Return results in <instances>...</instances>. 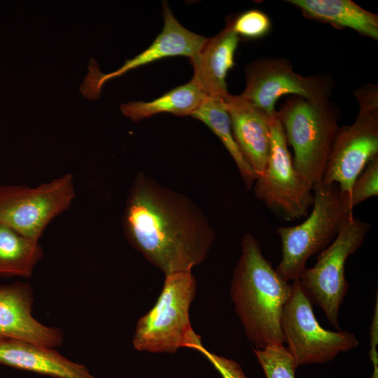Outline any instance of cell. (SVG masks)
<instances>
[{
    "mask_svg": "<svg viewBox=\"0 0 378 378\" xmlns=\"http://www.w3.org/2000/svg\"><path fill=\"white\" fill-rule=\"evenodd\" d=\"M122 227L132 247L164 275L192 271L205 260L215 239L193 201L143 172L130 189Z\"/></svg>",
    "mask_w": 378,
    "mask_h": 378,
    "instance_id": "6da1fadb",
    "label": "cell"
},
{
    "mask_svg": "<svg viewBox=\"0 0 378 378\" xmlns=\"http://www.w3.org/2000/svg\"><path fill=\"white\" fill-rule=\"evenodd\" d=\"M293 290V284L265 258L258 241L245 234L230 293L246 336L255 349L284 343L281 316Z\"/></svg>",
    "mask_w": 378,
    "mask_h": 378,
    "instance_id": "7a4b0ae2",
    "label": "cell"
},
{
    "mask_svg": "<svg viewBox=\"0 0 378 378\" xmlns=\"http://www.w3.org/2000/svg\"><path fill=\"white\" fill-rule=\"evenodd\" d=\"M340 111L330 98L310 99L293 95L276 110L293 161L312 188L321 181L326 161L340 129Z\"/></svg>",
    "mask_w": 378,
    "mask_h": 378,
    "instance_id": "3957f363",
    "label": "cell"
},
{
    "mask_svg": "<svg viewBox=\"0 0 378 378\" xmlns=\"http://www.w3.org/2000/svg\"><path fill=\"white\" fill-rule=\"evenodd\" d=\"M197 281L192 271L165 275L155 304L136 323L132 344L139 351L176 353L193 349L201 337L192 329L190 307L195 298Z\"/></svg>",
    "mask_w": 378,
    "mask_h": 378,
    "instance_id": "277c9868",
    "label": "cell"
},
{
    "mask_svg": "<svg viewBox=\"0 0 378 378\" xmlns=\"http://www.w3.org/2000/svg\"><path fill=\"white\" fill-rule=\"evenodd\" d=\"M313 193L312 209L302 223L276 227L282 257L276 270L287 281L299 279L308 259L326 248L353 214L336 184L321 181Z\"/></svg>",
    "mask_w": 378,
    "mask_h": 378,
    "instance_id": "5b68a950",
    "label": "cell"
},
{
    "mask_svg": "<svg viewBox=\"0 0 378 378\" xmlns=\"http://www.w3.org/2000/svg\"><path fill=\"white\" fill-rule=\"evenodd\" d=\"M354 94L359 105L358 114L352 124L340 127L321 180L336 184L351 209L354 181L368 162L378 156V87L368 83L357 88Z\"/></svg>",
    "mask_w": 378,
    "mask_h": 378,
    "instance_id": "8992f818",
    "label": "cell"
},
{
    "mask_svg": "<svg viewBox=\"0 0 378 378\" xmlns=\"http://www.w3.org/2000/svg\"><path fill=\"white\" fill-rule=\"evenodd\" d=\"M370 225L351 215L332 241L316 257V262L302 272L299 281L310 300L322 309L337 330L339 309L348 290L345 277L347 258L363 244Z\"/></svg>",
    "mask_w": 378,
    "mask_h": 378,
    "instance_id": "52a82bcc",
    "label": "cell"
},
{
    "mask_svg": "<svg viewBox=\"0 0 378 378\" xmlns=\"http://www.w3.org/2000/svg\"><path fill=\"white\" fill-rule=\"evenodd\" d=\"M76 197L74 176L66 174L36 187L0 186V224L39 240L48 225Z\"/></svg>",
    "mask_w": 378,
    "mask_h": 378,
    "instance_id": "ba28073f",
    "label": "cell"
},
{
    "mask_svg": "<svg viewBox=\"0 0 378 378\" xmlns=\"http://www.w3.org/2000/svg\"><path fill=\"white\" fill-rule=\"evenodd\" d=\"M293 293L284 307L281 325L286 348L298 366L326 363L340 353L359 345L352 332L331 331L321 327L299 280L293 281Z\"/></svg>",
    "mask_w": 378,
    "mask_h": 378,
    "instance_id": "9c48e42d",
    "label": "cell"
},
{
    "mask_svg": "<svg viewBox=\"0 0 378 378\" xmlns=\"http://www.w3.org/2000/svg\"><path fill=\"white\" fill-rule=\"evenodd\" d=\"M286 138L276 117L272 125L270 156L253 184L256 197L286 220L306 216L312 206L313 188L297 172Z\"/></svg>",
    "mask_w": 378,
    "mask_h": 378,
    "instance_id": "30bf717a",
    "label": "cell"
},
{
    "mask_svg": "<svg viewBox=\"0 0 378 378\" xmlns=\"http://www.w3.org/2000/svg\"><path fill=\"white\" fill-rule=\"evenodd\" d=\"M245 74L246 87L239 96L270 116H276V103L284 94L318 99L330 98L333 90L329 76H302L285 58L258 59L246 66Z\"/></svg>",
    "mask_w": 378,
    "mask_h": 378,
    "instance_id": "8fae6325",
    "label": "cell"
},
{
    "mask_svg": "<svg viewBox=\"0 0 378 378\" xmlns=\"http://www.w3.org/2000/svg\"><path fill=\"white\" fill-rule=\"evenodd\" d=\"M164 26L160 34L143 52L130 59L115 71L103 74L94 59L89 62V72L80 88L82 94L90 99H97L104 83L129 71L155 61L173 56L194 58L206 38L185 28L176 18L167 3H163Z\"/></svg>",
    "mask_w": 378,
    "mask_h": 378,
    "instance_id": "7c38bea8",
    "label": "cell"
},
{
    "mask_svg": "<svg viewBox=\"0 0 378 378\" xmlns=\"http://www.w3.org/2000/svg\"><path fill=\"white\" fill-rule=\"evenodd\" d=\"M34 294L27 283L0 285V338L35 343L52 348L62 344L60 329L47 326L32 314Z\"/></svg>",
    "mask_w": 378,
    "mask_h": 378,
    "instance_id": "4fadbf2b",
    "label": "cell"
},
{
    "mask_svg": "<svg viewBox=\"0 0 378 378\" xmlns=\"http://www.w3.org/2000/svg\"><path fill=\"white\" fill-rule=\"evenodd\" d=\"M234 141L247 164L260 176L267 165L271 147L272 125L276 116H270L230 94L225 99Z\"/></svg>",
    "mask_w": 378,
    "mask_h": 378,
    "instance_id": "5bb4252c",
    "label": "cell"
},
{
    "mask_svg": "<svg viewBox=\"0 0 378 378\" xmlns=\"http://www.w3.org/2000/svg\"><path fill=\"white\" fill-rule=\"evenodd\" d=\"M0 364L54 378H95L54 348L14 339L0 338Z\"/></svg>",
    "mask_w": 378,
    "mask_h": 378,
    "instance_id": "9a60e30c",
    "label": "cell"
},
{
    "mask_svg": "<svg viewBox=\"0 0 378 378\" xmlns=\"http://www.w3.org/2000/svg\"><path fill=\"white\" fill-rule=\"evenodd\" d=\"M239 37L228 23L217 35L206 38L196 56L190 59L192 78L206 96L225 99L229 93L226 76L234 65Z\"/></svg>",
    "mask_w": 378,
    "mask_h": 378,
    "instance_id": "2e32d148",
    "label": "cell"
},
{
    "mask_svg": "<svg viewBox=\"0 0 378 378\" xmlns=\"http://www.w3.org/2000/svg\"><path fill=\"white\" fill-rule=\"evenodd\" d=\"M307 18L378 40V15L351 0H288Z\"/></svg>",
    "mask_w": 378,
    "mask_h": 378,
    "instance_id": "e0dca14e",
    "label": "cell"
},
{
    "mask_svg": "<svg viewBox=\"0 0 378 378\" xmlns=\"http://www.w3.org/2000/svg\"><path fill=\"white\" fill-rule=\"evenodd\" d=\"M207 96L195 79L176 87L150 102H132L122 104V114L136 122L160 113L178 116L191 115Z\"/></svg>",
    "mask_w": 378,
    "mask_h": 378,
    "instance_id": "ac0fdd59",
    "label": "cell"
},
{
    "mask_svg": "<svg viewBox=\"0 0 378 378\" xmlns=\"http://www.w3.org/2000/svg\"><path fill=\"white\" fill-rule=\"evenodd\" d=\"M43 255L38 240L0 224V276L30 277Z\"/></svg>",
    "mask_w": 378,
    "mask_h": 378,
    "instance_id": "d6986e66",
    "label": "cell"
},
{
    "mask_svg": "<svg viewBox=\"0 0 378 378\" xmlns=\"http://www.w3.org/2000/svg\"><path fill=\"white\" fill-rule=\"evenodd\" d=\"M191 116L203 122L219 138L234 161L246 188H251L256 176L234 141L225 100L207 96Z\"/></svg>",
    "mask_w": 378,
    "mask_h": 378,
    "instance_id": "ffe728a7",
    "label": "cell"
},
{
    "mask_svg": "<svg viewBox=\"0 0 378 378\" xmlns=\"http://www.w3.org/2000/svg\"><path fill=\"white\" fill-rule=\"evenodd\" d=\"M253 352L266 378H295L298 366L284 344L253 349Z\"/></svg>",
    "mask_w": 378,
    "mask_h": 378,
    "instance_id": "44dd1931",
    "label": "cell"
},
{
    "mask_svg": "<svg viewBox=\"0 0 378 378\" xmlns=\"http://www.w3.org/2000/svg\"><path fill=\"white\" fill-rule=\"evenodd\" d=\"M234 32L239 37L258 38L267 35L271 29L270 18L258 9L246 10L229 22Z\"/></svg>",
    "mask_w": 378,
    "mask_h": 378,
    "instance_id": "7402d4cb",
    "label": "cell"
},
{
    "mask_svg": "<svg viewBox=\"0 0 378 378\" xmlns=\"http://www.w3.org/2000/svg\"><path fill=\"white\" fill-rule=\"evenodd\" d=\"M378 195V156L371 160L354 181L351 192L350 206L354 208Z\"/></svg>",
    "mask_w": 378,
    "mask_h": 378,
    "instance_id": "603a6c76",
    "label": "cell"
},
{
    "mask_svg": "<svg viewBox=\"0 0 378 378\" xmlns=\"http://www.w3.org/2000/svg\"><path fill=\"white\" fill-rule=\"evenodd\" d=\"M192 349L202 354L222 378H247L241 366L235 360L209 351L203 346L202 341L197 343Z\"/></svg>",
    "mask_w": 378,
    "mask_h": 378,
    "instance_id": "cb8c5ba5",
    "label": "cell"
},
{
    "mask_svg": "<svg viewBox=\"0 0 378 378\" xmlns=\"http://www.w3.org/2000/svg\"><path fill=\"white\" fill-rule=\"evenodd\" d=\"M376 304L374 306V312L370 328V358L372 360L374 366V372L372 378H378L377 376V345L378 342V295H376Z\"/></svg>",
    "mask_w": 378,
    "mask_h": 378,
    "instance_id": "d4e9b609",
    "label": "cell"
}]
</instances>
